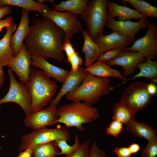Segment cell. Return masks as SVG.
Masks as SVG:
<instances>
[{
    "mask_svg": "<svg viewBox=\"0 0 157 157\" xmlns=\"http://www.w3.org/2000/svg\"><path fill=\"white\" fill-rule=\"evenodd\" d=\"M65 34L49 19L44 17L35 20L25 39L31 56L54 58L62 62L64 56L62 45Z\"/></svg>",
    "mask_w": 157,
    "mask_h": 157,
    "instance_id": "obj_1",
    "label": "cell"
},
{
    "mask_svg": "<svg viewBox=\"0 0 157 157\" xmlns=\"http://www.w3.org/2000/svg\"><path fill=\"white\" fill-rule=\"evenodd\" d=\"M31 99V112L43 108L52 100L58 85L42 70L31 67L30 74L26 85Z\"/></svg>",
    "mask_w": 157,
    "mask_h": 157,
    "instance_id": "obj_2",
    "label": "cell"
},
{
    "mask_svg": "<svg viewBox=\"0 0 157 157\" xmlns=\"http://www.w3.org/2000/svg\"><path fill=\"white\" fill-rule=\"evenodd\" d=\"M115 87H111L107 78L96 76L87 72L79 86L74 91L65 95L72 102H81L92 106L101 97L108 94Z\"/></svg>",
    "mask_w": 157,
    "mask_h": 157,
    "instance_id": "obj_3",
    "label": "cell"
},
{
    "mask_svg": "<svg viewBox=\"0 0 157 157\" xmlns=\"http://www.w3.org/2000/svg\"><path fill=\"white\" fill-rule=\"evenodd\" d=\"M58 110L57 123L64 124L68 127H75L81 132L85 131L83 124L94 122L100 117L96 107L84 102H72L60 106Z\"/></svg>",
    "mask_w": 157,
    "mask_h": 157,
    "instance_id": "obj_4",
    "label": "cell"
},
{
    "mask_svg": "<svg viewBox=\"0 0 157 157\" xmlns=\"http://www.w3.org/2000/svg\"><path fill=\"white\" fill-rule=\"evenodd\" d=\"M107 0L88 1L85 9L80 15L86 24L87 31L94 40L103 34L108 19Z\"/></svg>",
    "mask_w": 157,
    "mask_h": 157,
    "instance_id": "obj_5",
    "label": "cell"
},
{
    "mask_svg": "<svg viewBox=\"0 0 157 157\" xmlns=\"http://www.w3.org/2000/svg\"><path fill=\"white\" fill-rule=\"evenodd\" d=\"M147 84L141 81L132 82L124 91L120 103L134 115L145 108L153 97L147 91Z\"/></svg>",
    "mask_w": 157,
    "mask_h": 157,
    "instance_id": "obj_6",
    "label": "cell"
},
{
    "mask_svg": "<svg viewBox=\"0 0 157 157\" xmlns=\"http://www.w3.org/2000/svg\"><path fill=\"white\" fill-rule=\"evenodd\" d=\"M71 137L68 129L60 125L53 128L44 127L33 130L28 134L22 135L19 150L21 151L36 145L55 141L60 139L69 141Z\"/></svg>",
    "mask_w": 157,
    "mask_h": 157,
    "instance_id": "obj_7",
    "label": "cell"
},
{
    "mask_svg": "<svg viewBox=\"0 0 157 157\" xmlns=\"http://www.w3.org/2000/svg\"><path fill=\"white\" fill-rule=\"evenodd\" d=\"M8 72L10 84L6 94L0 99V106L7 102H13L19 106L23 110L26 116L32 112L31 99L26 85L17 81L13 71L8 69Z\"/></svg>",
    "mask_w": 157,
    "mask_h": 157,
    "instance_id": "obj_8",
    "label": "cell"
},
{
    "mask_svg": "<svg viewBox=\"0 0 157 157\" xmlns=\"http://www.w3.org/2000/svg\"><path fill=\"white\" fill-rule=\"evenodd\" d=\"M42 14L63 30L65 34L63 42L70 40L74 34L83 31L78 15L71 12H59L49 9Z\"/></svg>",
    "mask_w": 157,
    "mask_h": 157,
    "instance_id": "obj_9",
    "label": "cell"
},
{
    "mask_svg": "<svg viewBox=\"0 0 157 157\" xmlns=\"http://www.w3.org/2000/svg\"><path fill=\"white\" fill-rule=\"evenodd\" d=\"M148 28L144 35L135 41L131 47L125 49L139 52L146 58L154 60L157 56V27L152 22Z\"/></svg>",
    "mask_w": 157,
    "mask_h": 157,
    "instance_id": "obj_10",
    "label": "cell"
},
{
    "mask_svg": "<svg viewBox=\"0 0 157 157\" xmlns=\"http://www.w3.org/2000/svg\"><path fill=\"white\" fill-rule=\"evenodd\" d=\"M58 117L56 106L50 105L27 116L24 119V125L34 130L56 124Z\"/></svg>",
    "mask_w": 157,
    "mask_h": 157,
    "instance_id": "obj_11",
    "label": "cell"
},
{
    "mask_svg": "<svg viewBox=\"0 0 157 157\" xmlns=\"http://www.w3.org/2000/svg\"><path fill=\"white\" fill-rule=\"evenodd\" d=\"M32 62L27 47L23 44L18 53L11 59L7 66L26 85L29 78Z\"/></svg>",
    "mask_w": 157,
    "mask_h": 157,
    "instance_id": "obj_12",
    "label": "cell"
},
{
    "mask_svg": "<svg viewBox=\"0 0 157 157\" xmlns=\"http://www.w3.org/2000/svg\"><path fill=\"white\" fill-rule=\"evenodd\" d=\"M150 23L147 18L135 22L130 20L118 21L112 18L107 19L105 26L113 31L121 33L133 41L136 34L141 29L148 28Z\"/></svg>",
    "mask_w": 157,
    "mask_h": 157,
    "instance_id": "obj_13",
    "label": "cell"
},
{
    "mask_svg": "<svg viewBox=\"0 0 157 157\" xmlns=\"http://www.w3.org/2000/svg\"><path fill=\"white\" fill-rule=\"evenodd\" d=\"M146 59L139 52L125 49L115 58L105 63L110 66L122 67L123 68V76H124L133 75L137 65L140 62L145 61Z\"/></svg>",
    "mask_w": 157,
    "mask_h": 157,
    "instance_id": "obj_14",
    "label": "cell"
},
{
    "mask_svg": "<svg viewBox=\"0 0 157 157\" xmlns=\"http://www.w3.org/2000/svg\"><path fill=\"white\" fill-rule=\"evenodd\" d=\"M94 41L101 53L114 49H125L133 42L121 33L115 31L107 35L102 34Z\"/></svg>",
    "mask_w": 157,
    "mask_h": 157,
    "instance_id": "obj_15",
    "label": "cell"
},
{
    "mask_svg": "<svg viewBox=\"0 0 157 157\" xmlns=\"http://www.w3.org/2000/svg\"><path fill=\"white\" fill-rule=\"evenodd\" d=\"M87 72L80 66L76 71L71 69L56 97L50 102V105L57 106L62 98L67 94L75 90L81 85Z\"/></svg>",
    "mask_w": 157,
    "mask_h": 157,
    "instance_id": "obj_16",
    "label": "cell"
},
{
    "mask_svg": "<svg viewBox=\"0 0 157 157\" xmlns=\"http://www.w3.org/2000/svg\"><path fill=\"white\" fill-rule=\"evenodd\" d=\"M31 65L35 68H40L49 78L63 83L67 76L69 71L66 69L54 65L47 59L39 55L31 56Z\"/></svg>",
    "mask_w": 157,
    "mask_h": 157,
    "instance_id": "obj_17",
    "label": "cell"
},
{
    "mask_svg": "<svg viewBox=\"0 0 157 157\" xmlns=\"http://www.w3.org/2000/svg\"><path fill=\"white\" fill-rule=\"evenodd\" d=\"M108 19L116 17L118 20L125 21L132 19H140L147 18L136 10L125 6L118 5L115 2L107 0Z\"/></svg>",
    "mask_w": 157,
    "mask_h": 157,
    "instance_id": "obj_18",
    "label": "cell"
},
{
    "mask_svg": "<svg viewBox=\"0 0 157 157\" xmlns=\"http://www.w3.org/2000/svg\"><path fill=\"white\" fill-rule=\"evenodd\" d=\"M21 18L16 32L11 36L10 40L11 46L14 56L19 52L23 44V41L27 35L29 29V18L28 13L22 9Z\"/></svg>",
    "mask_w": 157,
    "mask_h": 157,
    "instance_id": "obj_19",
    "label": "cell"
},
{
    "mask_svg": "<svg viewBox=\"0 0 157 157\" xmlns=\"http://www.w3.org/2000/svg\"><path fill=\"white\" fill-rule=\"evenodd\" d=\"M97 61L91 65L85 67V70L98 77L104 78L111 77L119 78L124 81H126V78L118 70L112 68L105 62Z\"/></svg>",
    "mask_w": 157,
    "mask_h": 157,
    "instance_id": "obj_20",
    "label": "cell"
},
{
    "mask_svg": "<svg viewBox=\"0 0 157 157\" xmlns=\"http://www.w3.org/2000/svg\"><path fill=\"white\" fill-rule=\"evenodd\" d=\"M17 24L14 23L7 28L6 33L0 40V64L3 67L7 66L11 59L14 56L10 44L12 33L16 30Z\"/></svg>",
    "mask_w": 157,
    "mask_h": 157,
    "instance_id": "obj_21",
    "label": "cell"
},
{
    "mask_svg": "<svg viewBox=\"0 0 157 157\" xmlns=\"http://www.w3.org/2000/svg\"><path fill=\"white\" fill-rule=\"evenodd\" d=\"M84 42L82 50L85 54V66L88 67L94 63L101 54L100 49L87 31L83 30Z\"/></svg>",
    "mask_w": 157,
    "mask_h": 157,
    "instance_id": "obj_22",
    "label": "cell"
},
{
    "mask_svg": "<svg viewBox=\"0 0 157 157\" xmlns=\"http://www.w3.org/2000/svg\"><path fill=\"white\" fill-rule=\"evenodd\" d=\"M6 6H18L28 13L33 11L41 14L50 9L45 3H40L33 0H0V7Z\"/></svg>",
    "mask_w": 157,
    "mask_h": 157,
    "instance_id": "obj_23",
    "label": "cell"
},
{
    "mask_svg": "<svg viewBox=\"0 0 157 157\" xmlns=\"http://www.w3.org/2000/svg\"><path fill=\"white\" fill-rule=\"evenodd\" d=\"M126 130L138 138H144L148 141L156 136V131L144 122H138L135 118L132 120L126 125Z\"/></svg>",
    "mask_w": 157,
    "mask_h": 157,
    "instance_id": "obj_24",
    "label": "cell"
},
{
    "mask_svg": "<svg viewBox=\"0 0 157 157\" xmlns=\"http://www.w3.org/2000/svg\"><path fill=\"white\" fill-rule=\"evenodd\" d=\"M136 68L140 70L139 72L131 78L133 80L143 77L149 80L151 83L156 84L157 82V60H154L147 58L144 62L140 63Z\"/></svg>",
    "mask_w": 157,
    "mask_h": 157,
    "instance_id": "obj_25",
    "label": "cell"
},
{
    "mask_svg": "<svg viewBox=\"0 0 157 157\" xmlns=\"http://www.w3.org/2000/svg\"><path fill=\"white\" fill-rule=\"evenodd\" d=\"M88 0H67L61 1L58 4H53V10L59 12L68 11L80 15L85 9Z\"/></svg>",
    "mask_w": 157,
    "mask_h": 157,
    "instance_id": "obj_26",
    "label": "cell"
},
{
    "mask_svg": "<svg viewBox=\"0 0 157 157\" xmlns=\"http://www.w3.org/2000/svg\"><path fill=\"white\" fill-rule=\"evenodd\" d=\"M31 148V157H56L60 151L55 141L36 145Z\"/></svg>",
    "mask_w": 157,
    "mask_h": 157,
    "instance_id": "obj_27",
    "label": "cell"
},
{
    "mask_svg": "<svg viewBox=\"0 0 157 157\" xmlns=\"http://www.w3.org/2000/svg\"><path fill=\"white\" fill-rule=\"evenodd\" d=\"M124 4H129L141 14L147 17L155 18L157 17V8L147 1L142 0H122Z\"/></svg>",
    "mask_w": 157,
    "mask_h": 157,
    "instance_id": "obj_28",
    "label": "cell"
},
{
    "mask_svg": "<svg viewBox=\"0 0 157 157\" xmlns=\"http://www.w3.org/2000/svg\"><path fill=\"white\" fill-rule=\"evenodd\" d=\"M113 120L119 121L123 124H127L132 120L135 118V115L120 103H117L113 109Z\"/></svg>",
    "mask_w": 157,
    "mask_h": 157,
    "instance_id": "obj_29",
    "label": "cell"
},
{
    "mask_svg": "<svg viewBox=\"0 0 157 157\" xmlns=\"http://www.w3.org/2000/svg\"><path fill=\"white\" fill-rule=\"evenodd\" d=\"M67 141L65 139H60L55 141L56 146L60 149L59 156L72 154L78 148L80 144L77 135H75L74 142L73 145L71 146L69 145L67 143Z\"/></svg>",
    "mask_w": 157,
    "mask_h": 157,
    "instance_id": "obj_30",
    "label": "cell"
},
{
    "mask_svg": "<svg viewBox=\"0 0 157 157\" xmlns=\"http://www.w3.org/2000/svg\"><path fill=\"white\" fill-rule=\"evenodd\" d=\"M141 151V157H156L157 156V137L151 138Z\"/></svg>",
    "mask_w": 157,
    "mask_h": 157,
    "instance_id": "obj_31",
    "label": "cell"
},
{
    "mask_svg": "<svg viewBox=\"0 0 157 157\" xmlns=\"http://www.w3.org/2000/svg\"><path fill=\"white\" fill-rule=\"evenodd\" d=\"M90 140H88L80 144L78 148L72 154L63 157H90L89 149Z\"/></svg>",
    "mask_w": 157,
    "mask_h": 157,
    "instance_id": "obj_32",
    "label": "cell"
},
{
    "mask_svg": "<svg viewBox=\"0 0 157 157\" xmlns=\"http://www.w3.org/2000/svg\"><path fill=\"white\" fill-rule=\"evenodd\" d=\"M124 130L123 124L117 121L113 120L107 128L106 131L109 135L117 137Z\"/></svg>",
    "mask_w": 157,
    "mask_h": 157,
    "instance_id": "obj_33",
    "label": "cell"
},
{
    "mask_svg": "<svg viewBox=\"0 0 157 157\" xmlns=\"http://www.w3.org/2000/svg\"><path fill=\"white\" fill-rule=\"evenodd\" d=\"M124 49H114L101 53L97 60H99L105 62L109 61L118 56Z\"/></svg>",
    "mask_w": 157,
    "mask_h": 157,
    "instance_id": "obj_34",
    "label": "cell"
},
{
    "mask_svg": "<svg viewBox=\"0 0 157 157\" xmlns=\"http://www.w3.org/2000/svg\"><path fill=\"white\" fill-rule=\"evenodd\" d=\"M66 61L70 64L71 69L73 71L76 70L83 63L82 59L79 56L78 52L76 51H75L71 57L67 58Z\"/></svg>",
    "mask_w": 157,
    "mask_h": 157,
    "instance_id": "obj_35",
    "label": "cell"
},
{
    "mask_svg": "<svg viewBox=\"0 0 157 157\" xmlns=\"http://www.w3.org/2000/svg\"><path fill=\"white\" fill-rule=\"evenodd\" d=\"M90 152V157H107L106 153L101 150L94 141L92 144Z\"/></svg>",
    "mask_w": 157,
    "mask_h": 157,
    "instance_id": "obj_36",
    "label": "cell"
},
{
    "mask_svg": "<svg viewBox=\"0 0 157 157\" xmlns=\"http://www.w3.org/2000/svg\"><path fill=\"white\" fill-rule=\"evenodd\" d=\"M62 49L65 52L67 58L71 57L76 51L70 40L63 42Z\"/></svg>",
    "mask_w": 157,
    "mask_h": 157,
    "instance_id": "obj_37",
    "label": "cell"
},
{
    "mask_svg": "<svg viewBox=\"0 0 157 157\" xmlns=\"http://www.w3.org/2000/svg\"><path fill=\"white\" fill-rule=\"evenodd\" d=\"M114 152L118 157H131L132 155L128 147H117Z\"/></svg>",
    "mask_w": 157,
    "mask_h": 157,
    "instance_id": "obj_38",
    "label": "cell"
},
{
    "mask_svg": "<svg viewBox=\"0 0 157 157\" xmlns=\"http://www.w3.org/2000/svg\"><path fill=\"white\" fill-rule=\"evenodd\" d=\"M14 24L13 17L10 15L5 19L0 20V31L4 28H6Z\"/></svg>",
    "mask_w": 157,
    "mask_h": 157,
    "instance_id": "obj_39",
    "label": "cell"
},
{
    "mask_svg": "<svg viewBox=\"0 0 157 157\" xmlns=\"http://www.w3.org/2000/svg\"><path fill=\"white\" fill-rule=\"evenodd\" d=\"M12 13L10 6H6L0 7V20L4 16Z\"/></svg>",
    "mask_w": 157,
    "mask_h": 157,
    "instance_id": "obj_40",
    "label": "cell"
},
{
    "mask_svg": "<svg viewBox=\"0 0 157 157\" xmlns=\"http://www.w3.org/2000/svg\"><path fill=\"white\" fill-rule=\"evenodd\" d=\"M147 89L149 94L152 96L156 95L157 93V87L156 84L154 83H148Z\"/></svg>",
    "mask_w": 157,
    "mask_h": 157,
    "instance_id": "obj_41",
    "label": "cell"
},
{
    "mask_svg": "<svg viewBox=\"0 0 157 157\" xmlns=\"http://www.w3.org/2000/svg\"><path fill=\"white\" fill-rule=\"evenodd\" d=\"M128 148L132 155L137 153L140 149L139 145L135 143H133L131 144Z\"/></svg>",
    "mask_w": 157,
    "mask_h": 157,
    "instance_id": "obj_42",
    "label": "cell"
},
{
    "mask_svg": "<svg viewBox=\"0 0 157 157\" xmlns=\"http://www.w3.org/2000/svg\"><path fill=\"white\" fill-rule=\"evenodd\" d=\"M32 150L31 148H29L19 154L17 157H31Z\"/></svg>",
    "mask_w": 157,
    "mask_h": 157,
    "instance_id": "obj_43",
    "label": "cell"
},
{
    "mask_svg": "<svg viewBox=\"0 0 157 157\" xmlns=\"http://www.w3.org/2000/svg\"><path fill=\"white\" fill-rule=\"evenodd\" d=\"M3 67L0 64V89L3 86L5 81V75Z\"/></svg>",
    "mask_w": 157,
    "mask_h": 157,
    "instance_id": "obj_44",
    "label": "cell"
},
{
    "mask_svg": "<svg viewBox=\"0 0 157 157\" xmlns=\"http://www.w3.org/2000/svg\"><path fill=\"white\" fill-rule=\"evenodd\" d=\"M37 2L38 3H41V4H43L44 3V2L45 1V0H38L37 1Z\"/></svg>",
    "mask_w": 157,
    "mask_h": 157,
    "instance_id": "obj_45",
    "label": "cell"
},
{
    "mask_svg": "<svg viewBox=\"0 0 157 157\" xmlns=\"http://www.w3.org/2000/svg\"><path fill=\"white\" fill-rule=\"evenodd\" d=\"M46 1H47L49 2H50V3H52V4H53V3H54V2L55 1L54 0H45Z\"/></svg>",
    "mask_w": 157,
    "mask_h": 157,
    "instance_id": "obj_46",
    "label": "cell"
}]
</instances>
